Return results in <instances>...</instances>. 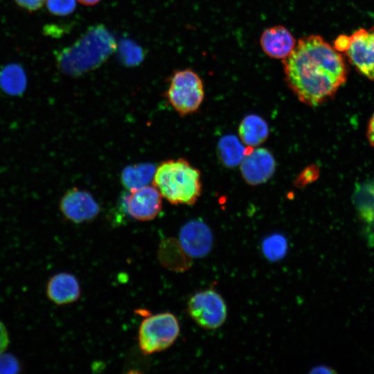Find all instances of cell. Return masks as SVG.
Returning <instances> with one entry per match:
<instances>
[{"instance_id":"9c48e42d","label":"cell","mask_w":374,"mask_h":374,"mask_svg":"<svg viewBox=\"0 0 374 374\" xmlns=\"http://www.w3.org/2000/svg\"><path fill=\"white\" fill-rule=\"evenodd\" d=\"M128 215L139 221L154 219L162 208V196L153 186H145L132 190L124 199Z\"/></svg>"},{"instance_id":"d6986e66","label":"cell","mask_w":374,"mask_h":374,"mask_svg":"<svg viewBox=\"0 0 374 374\" xmlns=\"http://www.w3.org/2000/svg\"><path fill=\"white\" fill-rule=\"evenodd\" d=\"M217 151L222 162L229 168L240 164L247 154L242 143L233 135H226L220 139Z\"/></svg>"},{"instance_id":"52a82bcc","label":"cell","mask_w":374,"mask_h":374,"mask_svg":"<svg viewBox=\"0 0 374 374\" xmlns=\"http://www.w3.org/2000/svg\"><path fill=\"white\" fill-rule=\"evenodd\" d=\"M344 53L362 75L374 80V26L359 28L349 35Z\"/></svg>"},{"instance_id":"2e32d148","label":"cell","mask_w":374,"mask_h":374,"mask_svg":"<svg viewBox=\"0 0 374 374\" xmlns=\"http://www.w3.org/2000/svg\"><path fill=\"white\" fill-rule=\"evenodd\" d=\"M155 170V166L150 163L128 166L122 171V184L129 191L139 189L152 181Z\"/></svg>"},{"instance_id":"5b68a950","label":"cell","mask_w":374,"mask_h":374,"mask_svg":"<svg viewBox=\"0 0 374 374\" xmlns=\"http://www.w3.org/2000/svg\"><path fill=\"white\" fill-rule=\"evenodd\" d=\"M180 327L170 312H161L145 318L139 328L138 340L141 352L151 355L170 348L179 336Z\"/></svg>"},{"instance_id":"83f0119b","label":"cell","mask_w":374,"mask_h":374,"mask_svg":"<svg viewBox=\"0 0 374 374\" xmlns=\"http://www.w3.org/2000/svg\"><path fill=\"white\" fill-rule=\"evenodd\" d=\"M366 135L370 144L374 147V113L369 120Z\"/></svg>"},{"instance_id":"9a60e30c","label":"cell","mask_w":374,"mask_h":374,"mask_svg":"<svg viewBox=\"0 0 374 374\" xmlns=\"http://www.w3.org/2000/svg\"><path fill=\"white\" fill-rule=\"evenodd\" d=\"M238 134L242 143L248 147H257L268 137L269 127L260 116L250 114L245 116L238 127Z\"/></svg>"},{"instance_id":"cb8c5ba5","label":"cell","mask_w":374,"mask_h":374,"mask_svg":"<svg viewBox=\"0 0 374 374\" xmlns=\"http://www.w3.org/2000/svg\"><path fill=\"white\" fill-rule=\"evenodd\" d=\"M319 175V170L316 166H311L305 168L299 177V184H305L310 183L317 179V176Z\"/></svg>"},{"instance_id":"5bb4252c","label":"cell","mask_w":374,"mask_h":374,"mask_svg":"<svg viewBox=\"0 0 374 374\" xmlns=\"http://www.w3.org/2000/svg\"><path fill=\"white\" fill-rule=\"evenodd\" d=\"M161 265L171 271L182 272L192 265L191 258L185 252L179 240L169 238L162 240L158 249Z\"/></svg>"},{"instance_id":"484cf974","label":"cell","mask_w":374,"mask_h":374,"mask_svg":"<svg viewBox=\"0 0 374 374\" xmlns=\"http://www.w3.org/2000/svg\"><path fill=\"white\" fill-rule=\"evenodd\" d=\"M349 42V35H341L334 42V48L339 52H345Z\"/></svg>"},{"instance_id":"f1b7e54d","label":"cell","mask_w":374,"mask_h":374,"mask_svg":"<svg viewBox=\"0 0 374 374\" xmlns=\"http://www.w3.org/2000/svg\"><path fill=\"white\" fill-rule=\"evenodd\" d=\"M310 373H336L335 371H334L332 368L323 366V365H319L313 367L309 372Z\"/></svg>"},{"instance_id":"e0dca14e","label":"cell","mask_w":374,"mask_h":374,"mask_svg":"<svg viewBox=\"0 0 374 374\" xmlns=\"http://www.w3.org/2000/svg\"><path fill=\"white\" fill-rule=\"evenodd\" d=\"M27 86L24 69L18 64H9L0 71V88L10 96H20Z\"/></svg>"},{"instance_id":"d4e9b609","label":"cell","mask_w":374,"mask_h":374,"mask_svg":"<svg viewBox=\"0 0 374 374\" xmlns=\"http://www.w3.org/2000/svg\"><path fill=\"white\" fill-rule=\"evenodd\" d=\"M15 2L21 8L34 12L40 9L45 3L46 0H14Z\"/></svg>"},{"instance_id":"4316f807","label":"cell","mask_w":374,"mask_h":374,"mask_svg":"<svg viewBox=\"0 0 374 374\" xmlns=\"http://www.w3.org/2000/svg\"><path fill=\"white\" fill-rule=\"evenodd\" d=\"M9 344V337L4 324L0 321V354L4 352Z\"/></svg>"},{"instance_id":"ac0fdd59","label":"cell","mask_w":374,"mask_h":374,"mask_svg":"<svg viewBox=\"0 0 374 374\" xmlns=\"http://www.w3.org/2000/svg\"><path fill=\"white\" fill-rule=\"evenodd\" d=\"M353 199L360 217L374 226V181L357 185Z\"/></svg>"},{"instance_id":"7c38bea8","label":"cell","mask_w":374,"mask_h":374,"mask_svg":"<svg viewBox=\"0 0 374 374\" xmlns=\"http://www.w3.org/2000/svg\"><path fill=\"white\" fill-rule=\"evenodd\" d=\"M260 43L268 56L283 60L292 51L296 42L288 29L278 25L265 29L261 35Z\"/></svg>"},{"instance_id":"7402d4cb","label":"cell","mask_w":374,"mask_h":374,"mask_svg":"<svg viewBox=\"0 0 374 374\" xmlns=\"http://www.w3.org/2000/svg\"><path fill=\"white\" fill-rule=\"evenodd\" d=\"M48 11L55 16H67L74 12L76 8L75 0H46Z\"/></svg>"},{"instance_id":"6da1fadb","label":"cell","mask_w":374,"mask_h":374,"mask_svg":"<svg viewBox=\"0 0 374 374\" xmlns=\"http://www.w3.org/2000/svg\"><path fill=\"white\" fill-rule=\"evenodd\" d=\"M283 67L290 89L299 101L311 107L332 98L348 75L343 55L317 35L301 38L283 59Z\"/></svg>"},{"instance_id":"8fae6325","label":"cell","mask_w":374,"mask_h":374,"mask_svg":"<svg viewBox=\"0 0 374 374\" xmlns=\"http://www.w3.org/2000/svg\"><path fill=\"white\" fill-rule=\"evenodd\" d=\"M240 165L244 181L249 185L257 186L269 180L276 169L274 156L267 149L256 148L247 152Z\"/></svg>"},{"instance_id":"44dd1931","label":"cell","mask_w":374,"mask_h":374,"mask_svg":"<svg viewBox=\"0 0 374 374\" xmlns=\"http://www.w3.org/2000/svg\"><path fill=\"white\" fill-rule=\"evenodd\" d=\"M118 48L119 60L126 66H138L145 57L143 48L130 39H122Z\"/></svg>"},{"instance_id":"4fadbf2b","label":"cell","mask_w":374,"mask_h":374,"mask_svg":"<svg viewBox=\"0 0 374 374\" xmlns=\"http://www.w3.org/2000/svg\"><path fill=\"white\" fill-rule=\"evenodd\" d=\"M78 280L72 274L62 272L53 276L46 285V295L50 301L58 305L75 302L80 296Z\"/></svg>"},{"instance_id":"7a4b0ae2","label":"cell","mask_w":374,"mask_h":374,"mask_svg":"<svg viewBox=\"0 0 374 374\" xmlns=\"http://www.w3.org/2000/svg\"><path fill=\"white\" fill-rule=\"evenodd\" d=\"M116 48L112 33L103 24L93 26L58 53L57 66L67 75H82L100 66Z\"/></svg>"},{"instance_id":"ffe728a7","label":"cell","mask_w":374,"mask_h":374,"mask_svg":"<svg viewBox=\"0 0 374 374\" xmlns=\"http://www.w3.org/2000/svg\"><path fill=\"white\" fill-rule=\"evenodd\" d=\"M287 239L279 233L266 237L261 244L263 255L271 262H276L283 258L287 252Z\"/></svg>"},{"instance_id":"30bf717a","label":"cell","mask_w":374,"mask_h":374,"mask_svg":"<svg viewBox=\"0 0 374 374\" xmlns=\"http://www.w3.org/2000/svg\"><path fill=\"white\" fill-rule=\"evenodd\" d=\"M178 240L191 258H199L210 253L213 237L211 229L206 223L200 220H192L181 228Z\"/></svg>"},{"instance_id":"603a6c76","label":"cell","mask_w":374,"mask_h":374,"mask_svg":"<svg viewBox=\"0 0 374 374\" xmlns=\"http://www.w3.org/2000/svg\"><path fill=\"white\" fill-rule=\"evenodd\" d=\"M21 371L19 360L9 353L0 354V374H13Z\"/></svg>"},{"instance_id":"ba28073f","label":"cell","mask_w":374,"mask_h":374,"mask_svg":"<svg viewBox=\"0 0 374 374\" xmlns=\"http://www.w3.org/2000/svg\"><path fill=\"white\" fill-rule=\"evenodd\" d=\"M60 209L68 220L80 224L94 220L100 213V206L86 190L73 188L62 196Z\"/></svg>"},{"instance_id":"277c9868","label":"cell","mask_w":374,"mask_h":374,"mask_svg":"<svg viewBox=\"0 0 374 374\" xmlns=\"http://www.w3.org/2000/svg\"><path fill=\"white\" fill-rule=\"evenodd\" d=\"M165 97L181 116L195 113L204 98V84L199 75L190 69L175 70L167 80Z\"/></svg>"},{"instance_id":"f546056e","label":"cell","mask_w":374,"mask_h":374,"mask_svg":"<svg viewBox=\"0 0 374 374\" xmlns=\"http://www.w3.org/2000/svg\"><path fill=\"white\" fill-rule=\"evenodd\" d=\"M81 4L85 6H94L97 4L100 0H77Z\"/></svg>"},{"instance_id":"3957f363","label":"cell","mask_w":374,"mask_h":374,"mask_svg":"<svg viewBox=\"0 0 374 374\" xmlns=\"http://www.w3.org/2000/svg\"><path fill=\"white\" fill-rule=\"evenodd\" d=\"M152 185L174 205H193L201 196V172L186 159L166 160L156 168Z\"/></svg>"},{"instance_id":"8992f818","label":"cell","mask_w":374,"mask_h":374,"mask_svg":"<svg viewBox=\"0 0 374 374\" xmlns=\"http://www.w3.org/2000/svg\"><path fill=\"white\" fill-rule=\"evenodd\" d=\"M188 312L197 325L206 330L220 328L227 317L224 299L212 288L193 295L188 303Z\"/></svg>"}]
</instances>
